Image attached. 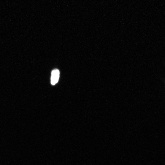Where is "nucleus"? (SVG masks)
Instances as JSON below:
<instances>
[{"label": "nucleus", "mask_w": 165, "mask_h": 165, "mask_svg": "<svg viewBox=\"0 0 165 165\" xmlns=\"http://www.w3.org/2000/svg\"><path fill=\"white\" fill-rule=\"evenodd\" d=\"M60 75V72L59 70L55 69L51 73V83L52 85L56 84L58 82Z\"/></svg>", "instance_id": "f257e3e1"}]
</instances>
